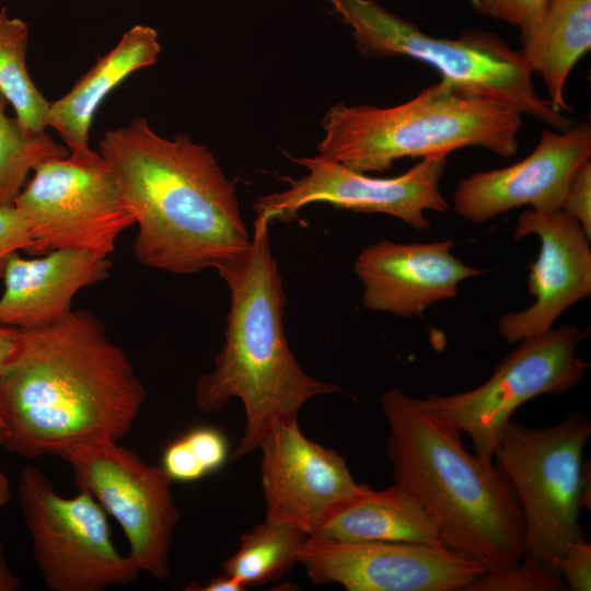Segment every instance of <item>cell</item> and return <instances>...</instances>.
<instances>
[{
	"instance_id": "33",
	"label": "cell",
	"mask_w": 591,
	"mask_h": 591,
	"mask_svg": "<svg viewBox=\"0 0 591 591\" xmlns=\"http://www.w3.org/2000/svg\"><path fill=\"white\" fill-rule=\"evenodd\" d=\"M591 465L590 459L583 461L582 464V486H581V497H580V507L581 509H591Z\"/></svg>"
},
{
	"instance_id": "17",
	"label": "cell",
	"mask_w": 591,
	"mask_h": 591,
	"mask_svg": "<svg viewBox=\"0 0 591 591\" xmlns=\"http://www.w3.org/2000/svg\"><path fill=\"white\" fill-rule=\"evenodd\" d=\"M452 240L396 243L382 240L364 247L354 262L367 310L417 316L439 301L456 297L459 283L484 274L452 254Z\"/></svg>"
},
{
	"instance_id": "3",
	"label": "cell",
	"mask_w": 591,
	"mask_h": 591,
	"mask_svg": "<svg viewBox=\"0 0 591 591\" xmlns=\"http://www.w3.org/2000/svg\"><path fill=\"white\" fill-rule=\"evenodd\" d=\"M394 483L437 524L442 543L487 569L523 558L524 524L515 490L493 459L468 452L462 432L392 389L381 396Z\"/></svg>"
},
{
	"instance_id": "22",
	"label": "cell",
	"mask_w": 591,
	"mask_h": 591,
	"mask_svg": "<svg viewBox=\"0 0 591 591\" xmlns=\"http://www.w3.org/2000/svg\"><path fill=\"white\" fill-rule=\"evenodd\" d=\"M310 535L300 528L265 520L240 537V547L222 565L245 587L282 577L298 564V551Z\"/></svg>"
},
{
	"instance_id": "28",
	"label": "cell",
	"mask_w": 591,
	"mask_h": 591,
	"mask_svg": "<svg viewBox=\"0 0 591 591\" xmlns=\"http://www.w3.org/2000/svg\"><path fill=\"white\" fill-rule=\"evenodd\" d=\"M555 570L568 590H591V544L587 537L577 538L567 545L555 561Z\"/></svg>"
},
{
	"instance_id": "5",
	"label": "cell",
	"mask_w": 591,
	"mask_h": 591,
	"mask_svg": "<svg viewBox=\"0 0 591 591\" xmlns=\"http://www.w3.org/2000/svg\"><path fill=\"white\" fill-rule=\"evenodd\" d=\"M522 117L440 80L396 106H332L322 120L317 155L366 174L386 172L403 158L447 157L466 147L510 158L519 148Z\"/></svg>"
},
{
	"instance_id": "12",
	"label": "cell",
	"mask_w": 591,
	"mask_h": 591,
	"mask_svg": "<svg viewBox=\"0 0 591 591\" xmlns=\"http://www.w3.org/2000/svg\"><path fill=\"white\" fill-rule=\"evenodd\" d=\"M292 160L308 173L298 179L285 178L288 189L259 197L254 202L256 217L290 221L302 207L327 202L357 212L389 215L422 230L430 227L427 210L451 208L440 190L447 166L443 155L422 158L405 173L389 178L372 177L318 155Z\"/></svg>"
},
{
	"instance_id": "8",
	"label": "cell",
	"mask_w": 591,
	"mask_h": 591,
	"mask_svg": "<svg viewBox=\"0 0 591 591\" xmlns=\"http://www.w3.org/2000/svg\"><path fill=\"white\" fill-rule=\"evenodd\" d=\"M13 205L26 222V253L78 250L108 257L135 217L99 151L42 162Z\"/></svg>"
},
{
	"instance_id": "34",
	"label": "cell",
	"mask_w": 591,
	"mask_h": 591,
	"mask_svg": "<svg viewBox=\"0 0 591 591\" xmlns=\"http://www.w3.org/2000/svg\"><path fill=\"white\" fill-rule=\"evenodd\" d=\"M11 499L10 482L7 475L0 471V509Z\"/></svg>"
},
{
	"instance_id": "18",
	"label": "cell",
	"mask_w": 591,
	"mask_h": 591,
	"mask_svg": "<svg viewBox=\"0 0 591 591\" xmlns=\"http://www.w3.org/2000/svg\"><path fill=\"white\" fill-rule=\"evenodd\" d=\"M111 267L108 257L78 250L12 255L2 277L0 326L32 329L63 318L76 294L106 279Z\"/></svg>"
},
{
	"instance_id": "30",
	"label": "cell",
	"mask_w": 591,
	"mask_h": 591,
	"mask_svg": "<svg viewBox=\"0 0 591 591\" xmlns=\"http://www.w3.org/2000/svg\"><path fill=\"white\" fill-rule=\"evenodd\" d=\"M563 210L591 237V162H584L572 176Z\"/></svg>"
},
{
	"instance_id": "23",
	"label": "cell",
	"mask_w": 591,
	"mask_h": 591,
	"mask_svg": "<svg viewBox=\"0 0 591 591\" xmlns=\"http://www.w3.org/2000/svg\"><path fill=\"white\" fill-rule=\"evenodd\" d=\"M30 30L19 18L0 10V94L11 104L15 118L32 135L48 128L49 101L34 84L26 67Z\"/></svg>"
},
{
	"instance_id": "10",
	"label": "cell",
	"mask_w": 591,
	"mask_h": 591,
	"mask_svg": "<svg viewBox=\"0 0 591 591\" xmlns=\"http://www.w3.org/2000/svg\"><path fill=\"white\" fill-rule=\"evenodd\" d=\"M586 335L575 324L551 328L519 341L479 386L429 394L418 402L466 433L476 454L493 459L502 428L521 405L540 395L561 394L581 382L589 364L577 350Z\"/></svg>"
},
{
	"instance_id": "24",
	"label": "cell",
	"mask_w": 591,
	"mask_h": 591,
	"mask_svg": "<svg viewBox=\"0 0 591 591\" xmlns=\"http://www.w3.org/2000/svg\"><path fill=\"white\" fill-rule=\"evenodd\" d=\"M7 105L0 94V207L13 205L28 174L42 162L69 153L47 132H27L15 116L7 115Z\"/></svg>"
},
{
	"instance_id": "16",
	"label": "cell",
	"mask_w": 591,
	"mask_h": 591,
	"mask_svg": "<svg viewBox=\"0 0 591 591\" xmlns=\"http://www.w3.org/2000/svg\"><path fill=\"white\" fill-rule=\"evenodd\" d=\"M513 235L515 240L536 235L541 243L528 280L534 302L499 320V333L511 344L546 333L569 306L591 294L590 239L571 216L563 209H526L519 215Z\"/></svg>"
},
{
	"instance_id": "25",
	"label": "cell",
	"mask_w": 591,
	"mask_h": 591,
	"mask_svg": "<svg viewBox=\"0 0 591 591\" xmlns=\"http://www.w3.org/2000/svg\"><path fill=\"white\" fill-rule=\"evenodd\" d=\"M228 450L227 438L219 429L197 427L165 448L161 465L173 482H195L219 470Z\"/></svg>"
},
{
	"instance_id": "29",
	"label": "cell",
	"mask_w": 591,
	"mask_h": 591,
	"mask_svg": "<svg viewBox=\"0 0 591 591\" xmlns=\"http://www.w3.org/2000/svg\"><path fill=\"white\" fill-rule=\"evenodd\" d=\"M31 244L25 220L14 205L0 207V278L12 255L25 251Z\"/></svg>"
},
{
	"instance_id": "2",
	"label": "cell",
	"mask_w": 591,
	"mask_h": 591,
	"mask_svg": "<svg viewBox=\"0 0 591 591\" xmlns=\"http://www.w3.org/2000/svg\"><path fill=\"white\" fill-rule=\"evenodd\" d=\"M99 153L134 213L141 264L189 275L250 246L235 182L206 146L186 135L162 137L137 116L106 131Z\"/></svg>"
},
{
	"instance_id": "9",
	"label": "cell",
	"mask_w": 591,
	"mask_h": 591,
	"mask_svg": "<svg viewBox=\"0 0 591 591\" xmlns=\"http://www.w3.org/2000/svg\"><path fill=\"white\" fill-rule=\"evenodd\" d=\"M16 495L49 590L104 591L137 579L140 571L115 548L106 512L88 491L62 497L43 472L25 466Z\"/></svg>"
},
{
	"instance_id": "7",
	"label": "cell",
	"mask_w": 591,
	"mask_h": 591,
	"mask_svg": "<svg viewBox=\"0 0 591 591\" xmlns=\"http://www.w3.org/2000/svg\"><path fill=\"white\" fill-rule=\"evenodd\" d=\"M590 436V420L572 412L546 428L510 420L494 449L493 460L511 482L520 502L523 557L555 573V561L567 545L586 537L579 519L582 452Z\"/></svg>"
},
{
	"instance_id": "20",
	"label": "cell",
	"mask_w": 591,
	"mask_h": 591,
	"mask_svg": "<svg viewBox=\"0 0 591 591\" xmlns=\"http://www.w3.org/2000/svg\"><path fill=\"white\" fill-rule=\"evenodd\" d=\"M521 54L547 90L549 105L570 112L564 97L567 79L591 48V0H547L537 23L520 32Z\"/></svg>"
},
{
	"instance_id": "31",
	"label": "cell",
	"mask_w": 591,
	"mask_h": 591,
	"mask_svg": "<svg viewBox=\"0 0 591 591\" xmlns=\"http://www.w3.org/2000/svg\"><path fill=\"white\" fill-rule=\"evenodd\" d=\"M19 336V329L0 326V363L13 351ZM8 438L5 427L0 418V447H3Z\"/></svg>"
},
{
	"instance_id": "19",
	"label": "cell",
	"mask_w": 591,
	"mask_h": 591,
	"mask_svg": "<svg viewBox=\"0 0 591 591\" xmlns=\"http://www.w3.org/2000/svg\"><path fill=\"white\" fill-rule=\"evenodd\" d=\"M161 50L158 32L153 27L134 25L68 93L49 103L48 128L58 132L69 152L92 151L90 129L103 101L131 73L154 65Z\"/></svg>"
},
{
	"instance_id": "26",
	"label": "cell",
	"mask_w": 591,
	"mask_h": 591,
	"mask_svg": "<svg viewBox=\"0 0 591 591\" xmlns=\"http://www.w3.org/2000/svg\"><path fill=\"white\" fill-rule=\"evenodd\" d=\"M563 578L541 563L523 557L500 569H486L464 591H565Z\"/></svg>"
},
{
	"instance_id": "4",
	"label": "cell",
	"mask_w": 591,
	"mask_h": 591,
	"mask_svg": "<svg viewBox=\"0 0 591 591\" xmlns=\"http://www.w3.org/2000/svg\"><path fill=\"white\" fill-rule=\"evenodd\" d=\"M268 224L256 217L250 246L216 266L230 291L224 341L212 371L195 385V403L204 413L220 412L233 397L242 402L246 425L234 459L258 449L275 424L298 420L312 397L344 393L306 374L288 346L286 294Z\"/></svg>"
},
{
	"instance_id": "27",
	"label": "cell",
	"mask_w": 591,
	"mask_h": 591,
	"mask_svg": "<svg viewBox=\"0 0 591 591\" xmlns=\"http://www.w3.org/2000/svg\"><path fill=\"white\" fill-rule=\"evenodd\" d=\"M480 14L515 26L520 32L533 27L547 0H468Z\"/></svg>"
},
{
	"instance_id": "32",
	"label": "cell",
	"mask_w": 591,
	"mask_h": 591,
	"mask_svg": "<svg viewBox=\"0 0 591 591\" xmlns=\"http://www.w3.org/2000/svg\"><path fill=\"white\" fill-rule=\"evenodd\" d=\"M246 587L239 581L236 578L229 576L227 573L219 575L212 578L204 587L196 586L190 590H201V591H243Z\"/></svg>"
},
{
	"instance_id": "1",
	"label": "cell",
	"mask_w": 591,
	"mask_h": 591,
	"mask_svg": "<svg viewBox=\"0 0 591 591\" xmlns=\"http://www.w3.org/2000/svg\"><path fill=\"white\" fill-rule=\"evenodd\" d=\"M146 399L126 352L83 309L19 329L13 351L0 363L3 447L27 459L62 456L95 440L119 442Z\"/></svg>"
},
{
	"instance_id": "15",
	"label": "cell",
	"mask_w": 591,
	"mask_h": 591,
	"mask_svg": "<svg viewBox=\"0 0 591 591\" xmlns=\"http://www.w3.org/2000/svg\"><path fill=\"white\" fill-rule=\"evenodd\" d=\"M590 158L589 123L559 132L546 128L523 160L461 179L452 196V208L474 223L522 206L537 211L563 209L572 176Z\"/></svg>"
},
{
	"instance_id": "6",
	"label": "cell",
	"mask_w": 591,
	"mask_h": 591,
	"mask_svg": "<svg viewBox=\"0 0 591 591\" xmlns=\"http://www.w3.org/2000/svg\"><path fill=\"white\" fill-rule=\"evenodd\" d=\"M367 57H408L426 63L456 91L497 102L558 131L572 119L536 93L520 50L497 34L470 30L456 39L426 34L373 0H329Z\"/></svg>"
},
{
	"instance_id": "11",
	"label": "cell",
	"mask_w": 591,
	"mask_h": 591,
	"mask_svg": "<svg viewBox=\"0 0 591 591\" xmlns=\"http://www.w3.org/2000/svg\"><path fill=\"white\" fill-rule=\"evenodd\" d=\"M72 470L78 489L92 495L121 526L138 570L155 579L170 575V551L181 512L172 479L161 465L143 462L117 441L95 440L61 456Z\"/></svg>"
},
{
	"instance_id": "14",
	"label": "cell",
	"mask_w": 591,
	"mask_h": 591,
	"mask_svg": "<svg viewBox=\"0 0 591 591\" xmlns=\"http://www.w3.org/2000/svg\"><path fill=\"white\" fill-rule=\"evenodd\" d=\"M265 520L310 536L369 485L358 483L345 456L306 438L298 420L277 422L258 445Z\"/></svg>"
},
{
	"instance_id": "21",
	"label": "cell",
	"mask_w": 591,
	"mask_h": 591,
	"mask_svg": "<svg viewBox=\"0 0 591 591\" xmlns=\"http://www.w3.org/2000/svg\"><path fill=\"white\" fill-rule=\"evenodd\" d=\"M311 536L349 542L443 544L431 517L396 483L381 490L369 486L338 508L318 533Z\"/></svg>"
},
{
	"instance_id": "13",
	"label": "cell",
	"mask_w": 591,
	"mask_h": 591,
	"mask_svg": "<svg viewBox=\"0 0 591 591\" xmlns=\"http://www.w3.org/2000/svg\"><path fill=\"white\" fill-rule=\"evenodd\" d=\"M298 564L314 584L347 591H464L487 568L443 544L309 536Z\"/></svg>"
}]
</instances>
